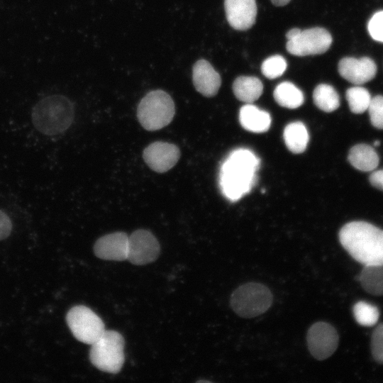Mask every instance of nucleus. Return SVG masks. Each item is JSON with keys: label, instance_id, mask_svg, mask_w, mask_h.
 Wrapping results in <instances>:
<instances>
[{"label": "nucleus", "instance_id": "nucleus-6", "mask_svg": "<svg viewBox=\"0 0 383 383\" xmlns=\"http://www.w3.org/2000/svg\"><path fill=\"white\" fill-rule=\"evenodd\" d=\"M272 299V294L267 287L257 282H248L232 293L230 304L236 314L248 318L267 311Z\"/></svg>", "mask_w": 383, "mask_h": 383}, {"label": "nucleus", "instance_id": "nucleus-8", "mask_svg": "<svg viewBox=\"0 0 383 383\" xmlns=\"http://www.w3.org/2000/svg\"><path fill=\"white\" fill-rule=\"evenodd\" d=\"M66 321L75 338L89 345L96 341L106 331L101 318L83 305L72 307L67 313Z\"/></svg>", "mask_w": 383, "mask_h": 383}, {"label": "nucleus", "instance_id": "nucleus-3", "mask_svg": "<svg viewBox=\"0 0 383 383\" xmlns=\"http://www.w3.org/2000/svg\"><path fill=\"white\" fill-rule=\"evenodd\" d=\"M74 108L66 96L54 94L39 101L33 108L31 119L35 128L46 135L65 132L72 123Z\"/></svg>", "mask_w": 383, "mask_h": 383}, {"label": "nucleus", "instance_id": "nucleus-19", "mask_svg": "<svg viewBox=\"0 0 383 383\" xmlns=\"http://www.w3.org/2000/svg\"><path fill=\"white\" fill-rule=\"evenodd\" d=\"M283 137L287 148L296 154L306 150L309 140L308 131L300 121L289 123L284 130Z\"/></svg>", "mask_w": 383, "mask_h": 383}, {"label": "nucleus", "instance_id": "nucleus-10", "mask_svg": "<svg viewBox=\"0 0 383 383\" xmlns=\"http://www.w3.org/2000/svg\"><path fill=\"white\" fill-rule=\"evenodd\" d=\"M160 250L157 239L150 231L138 229L128 236L127 260L136 265H146L157 258Z\"/></svg>", "mask_w": 383, "mask_h": 383}, {"label": "nucleus", "instance_id": "nucleus-15", "mask_svg": "<svg viewBox=\"0 0 383 383\" xmlns=\"http://www.w3.org/2000/svg\"><path fill=\"white\" fill-rule=\"evenodd\" d=\"M192 80L196 91L206 97L215 96L221 84L219 74L204 59L196 61L194 65Z\"/></svg>", "mask_w": 383, "mask_h": 383}, {"label": "nucleus", "instance_id": "nucleus-27", "mask_svg": "<svg viewBox=\"0 0 383 383\" xmlns=\"http://www.w3.org/2000/svg\"><path fill=\"white\" fill-rule=\"evenodd\" d=\"M371 351L374 360L383 364V323L374 330L371 337Z\"/></svg>", "mask_w": 383, "mask_h": 383}, {"label": "nucleus", "instance_id": "nucleus-22", "mask_svg": "<svg viewBox=\"0 0 383 383\" xmlns=\"http://www.w3.org/2000/svg\"><path fill=\"white\" fill-rule=\"evenodd\" d=\"M313 102L325 112H332L340 106V97L336 90L331 85L321 84L313 90Z\"/></svg>", "mask_w": 383, "mask_h": 383}, {"label": "nucleus", "instance_id": "nucleus-20", "mask_svg": "<svg viewBox=\"0 0 383 383\" xmlns=\"http://www.w3.org/2000/svg\"><path fill=\"white\" fill-rule=\"evenodd\" d=\"M273 96L279 105L292 109L299 107L304 101L302 91L289 82L279 84L274 90Z\"/></svg>", "mask_w": 383, "mask_h": 383}, {"label": "nucleus", "instance_id": "nucleus-25", "mask_svg": "<svg viewBox=\"0 0 383 383\" xmlns=\"http://www.w3.org/2000/svg\"><path fill=\"white\" fill-rule=\"evenodd\" d=\"M287 67L285 59L281 55H273L267 58L261 65V71L268 79H275L282 76Z\"/></svg>", "mask_w": 383, "mask_h": 383}, {"label": "nucleus", "instance_id": "nucleus-32", "mask_svg": "<svg viewBox=\"0 0 383 383\" xmlns=\"http://www.w3.org/2000/svg\"><path fill=\"white\" fill-rule=\"evenodd\" d=\"M380 144V142L379 140H376L374 142V146H378Z\"/></svg>", "mask_w": 383, "mask_h": 383}, {"label": "nucleus", "instance_id": "nucleus-12", "mask_svg": "<svg viewBox=\"0 0 383 383\" xmlns=\"http://www.w3.org/2000/svg\"><path fill=\"white\" fill-rule=\"evenodd\" d=\"M338 72L347 81L358 85L375 77L377 66L372 59L367 57L359 59L344 57L338 63Z\"/></svg>", "mask_w": 383, "mask_h": 383}, {"label": "nucleus", "instance_id": "nucleus-23", "mask_svg": "<svg viewBox=\"0 0 383 383\" xmlns=\"http://www.w3.org/2000/svg\"><path fill=\"white\" fill-rule=\"evenodd\" d=\"M345 96L350 109L354 113L367 111L372 99L367 89L358 86L349 88Z\"/></svg>", "mask_w": 383, "mask_h": 383}, {"label": "nucleus", "instance_id": "nucleus-29", "mask_svg": "<svg viewBox=\"0 0 383 383\" xmlns=\"http://www.w3.org/2000/svg\"><path fill=\"white\" fill-rule=\"evenodd\" d=\"M12 230V223L9 216L0 210V240L8 238Z\"/></svg>", "mask_w": 383, "mask_h": 383}, {"label": "nucleus", "instance_id": "nucleus-24", "mask_svg": "<svg viewBox=\"0 0 383 383\" xmlns=\"http://www.w3.org/2000/svg\"><path fill=\"white\" fill-rule=\"evenodd\" d=\"M353 312L356 321L364 326H374L379 317L378 309L363 301H358L353 306Z\"/></svg>", "mask_w": 383, "mask_h": 383}, {"label": "nucleus", "instance_id": "nucleus-31", "mask_svg": "<svg viewBox=\"0 0 383 383\" xmlns=\"http://www.w3.org/2000/svg\"><path fill=\"white\" fill-rule=\"evenodd\" d=\"M272 3L277 6H283L287 5L291 0H270Z\"/></svg>", "mask_w": 383, "mask_h": 383}, {"label": "nucleus", "instance_id": "nucleus-17", "mask_svg": "<svg viewBox=\"0 0 383 383\" xmlns=\"http://www.w3.org/2000/svg\"><path fill=\"white\" fill-rule=\"evenodd\" d=\"M350 163L357 170L362 172L374 170L379 164V156L372 147L367 144L353 146L348 157Z\"/></svg>", "mask_w": 383, "mask_h": 383}, {"label": "nucleus", "instance_id": "nucleus-1", "mask_svg": "<svg viewBox=\"0 0 383 383\" xmlns=\"http://www.w3.org/2000/svg\"><path fill=\"white\" fill-rule=\"evenodd\" d=\"M260 164V159L249 149L231 151L220 168L218 181L223 195L236 201L249 193L255 184Z\"/></svg>", "mask_w": 383, "mask_h": 383}, {"label": "nucleus", "instance_id": "nucleus-9", "mask_svg": "<svg viewBox=\"0 0 383 383\" xmlns=\"http://www.w3.org/2000/svg\"><path fill=\"white\" fill-rule=\"evenodd\" d=\"M306 340L312 356L318 360H323L331 356L336 350L339 336L332 325L318 321L309 328Z\"/></svg>", "mask_w": 383, "mask_h": 383}, {"label": "nucleus", "instance_id": "nucleus-2", "mask_svg": "<svg viewBox=\"0 0 383 383\" xmlns=\"http://www.w3.org/2000/svg\"><path fill=\"white\" fill-rule=\"evenodd\" d=\"M339 240L356 261L364 265H383V230L365 221H352L342 227Z\"/></svg>", "mask_w": 383, "mask_h": 383}, {"label": "nucleus", "instance_id": "nucleus-13", "mask_svg": "<svg viewBox=\"0 0 383 383\" xmlns=\"http://www.w3.org/2000/svg\"><path fill=\"white\" fill-rule=\"evenodd\" d=\"M224 8L226 19L233 28L245 30L254 25L257 15L255 0H225Z\"/></svg>", "mask_w": 383, "mask_h": 383}, {"label": "nucleus", "instance_id": "nucleus-11", "mask_svg": "<svg viewBox=\"0 0 383 383\" xmlns=\"http://www.w3.org/2000/svg\"><path fill=\"white\" fill-rule=\"evenodd\" d=\"M143 157L150 169L163 173L177 164L180 157V151L174 144L156 141L144 149Z\"/></svg>", "mask_w": 383, "mask_h": 383}, {"label": "nucleus", "instance_id": "nucleus-28", "mask_svg": "<svg viewBox=\"0 0 383 383\" xmlns=\"http://www.w3.org/2000/svg\"><path fill=\"white\" fill-rule=\"evenodd\" d=\"M368 31L374 40L383 42V11L374 13L370 18Z\"/></svg>", "mask_w": 383, "mask_h": 383}, {"label": "nucleus", "instance_id": "nucleus-30", "mask_svg": "<svg viewBox=\"0 0 383 383\" xmlns=\"http://www.w3.org/2000/svg\"><path fill=\"white\" fill-rule=\"evenodd\" d=\"M369 179L373 187L383 190V170L373 172L370 174Z\"/></svg>", "mask_w": 383, "mask_h": 383}, {"label": "nucleus", "instance_id": "nucleus-18", "mask_svg": "<svg viewBox=\"0 0 383 383\" xmlns=\"http://www.w3.org/2000/svg\"><path fill=\"white\" fill-rule=\"evenodd\" d=\"M233 91L238 99L246 104H252L262 95L263 85L255 77L240 76L235 79Z\"/></svg>", "mask_w": 383, "mask_h": 383}, {"label": "nucleus", "instance_id": "nucleus-26", "mask_svg": "<svg viewBox=\"0 0 383 383\" xmlns=\"http://www.w3.org/2000/svg\"><path fill=\"white\" fill-rule=\"evenodd\" d=\"M367 111L372 125L376 128L383 129V96L372 98Z\"/></svg>", "mask_w": 383, "mask_h": 383}, {"label": "nucleus", "instance_id": "nucleus-21", "mask_svg": "<svg viewBox=\"0 0 383 383\" xmlns=\"http://www.w3.org/2000/svg\"><path fill=\"white\" fill-rule=\"evenodd\" d=\"M358 279L369 294L383 295V265H364Z\"/></svg>", "mask_w": 383, "mask_h": 383}, {"label": "nucleus", "instance_id": "nucleus-16", "mask_svg": "<svg viewBox=\"0 0 383 383\" xmlns=\"http://www.w3.org/2000/svg\"><path fill=\"white\" fill-rule=\"evenodd\" d=\"M239 121L243 128L257 133L268 131L272 121L269 113L251 104H247L241 107Z\"/></svg>", "mask_w": 383, "mask_h": 383}, {"label": "nucleus", "instance_id": "nucleus-7", "mask_svg": "<svg viewBox=\"0 0 383 383\" xmlns=\"http://www.w3.org/2000/svg\"><path fill=\"white\" fill-rule=\"evenodd\" d=\"M286 38L288 52L295 56H307L323 54L332 43V37L325 28L316 27L304 30L299 28L289 30Z\"/></svg>", "mask_w": 383, "mask_h": 383}, {"label": "nucleus", "instance_id": "nucleus-4", "mask_svg": "<svg viewBox=\"0 0 383 383\" xmlns=\"http://www.w3.org/2000/svg\"><path fill=\"white\" fill-rule=\"evenodd\" d=\"M175 106L172 97L165 91L148 92L140 101L137 117L147 131H153L167 126L173 119Z\"/></svg>", "mask_w": 383, "mask_h": 383}, {"label": "nucleus", "instance_id": "nucleus-14", "mask_svg": "<svg viewBox=\"0 0 383 383\" xmlns=\"http://www.w3.org/2000/svg\"><path fill=\"white\" fill-rule=\"evenodd\" d=\"M128 235L124 232H115L99 238L94 245L96 256L106 260H127Z\"/></svg>", "mask_w": 383, "mask_h": 383}, {"label": "nucleus", "instance_id": "nucleus-5", "mask_svg": "<svg viewBox=\"0 0 383 383\" xmlns=\"http://www.w3.org/2000/svg\"><path fill=\"white\" fill-rule=\"evenodd\" d=\"M125 342L117 331H105L103 335L91 345L89 360L99 370L118 373L123 367Z\"/></svg>", "mask_w": 383, "mask_h": 383}]
</instances>
